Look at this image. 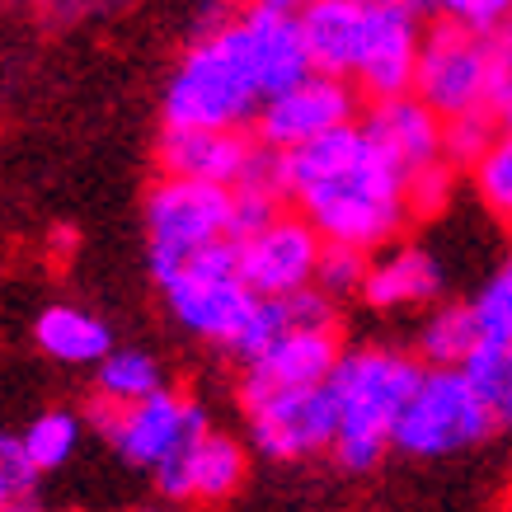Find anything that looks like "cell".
I'll list each match as a JSON object with an SVG mask.
<instances>
[{
    "label": "cell",
    "mask_w": 512,
    "mask_h": 512,
    "mask_svg": "<svg viewBox=\"0 0 512 512\" xmlns=\"http://www.w3.org/2000/svg\"><path fill=\"white\" fill-rule=\"evenodd\" d=\"M254 5H273V10H292V15H301V10L315 5V0H254Z\"/></svg>",
    "instance_id": "obj_32"
},
{
    "label": "cell",
    "mask_w": 512,
    "mask_h": 512,
    "mask_svg": "<svg viewBox=\"0 0 512 512\" xmlns=\"http://www.w3.org/2000/svg\"><path fill=\"white\" fill-rule=\"evenodd\" d=\"M494 428V409L484 404V395L470 386L461 367H423L419 386L395 423V451L419 456V461L456 456V451L484 442Z\"/></svg>",
    "instance_id": "obj_7"
},
{
    "label": "cell",
    "mask_w": 512,
    "mask_h": 512,
    "mask_svg": "<svg viewBox=\"0 0 512 512\" xmlns=\"http://www.w3.org/2000/svg\"><path fill=\"white\" fill-rule=\"evenodd\" d=\"M24 447H29V456H33V466L43 470H62L71 456H76V447H80V419L71 414V409H43L38 419L24 428Z\"/></svg>",
    "instance_id": "obj_24"
},
{
    "label": "cell",
    "mask_w": 512,
    "mask_h": 512,
    "mask_svg": "<svg viewBox=\"0 0 512 512\" xmlns=\"http://www.w3.org/2000/svg\"><path fill=\"white\" fill-rule=\"evenodd\" d=\"M245 409L249 447L268 461H311L334 451L339 404L334 386H278V390H235Z\"/></svg>",
    "instance_id": "obj_9"
},
{
    "label": "cell",
    "mask_w": 512,
    "mask_h": 512,
    "mask_svg": "<svg viewBox=\"0 0 512 512\" xmlns=\"http://www.w3.org/2000/svg\"><path fill=\"white\" fill-rule=\"evenodd\" d=\"M5 512H38V508H29V503H5Z\"/></svg>",
    "instance_id": "obj_33"
},
{
    "label": "cell",
    "mask_w": 512,
    "mask_h": 512,
    "mask_svg": "<svg viewBox=\"0 0 512 512\" xmlns=\"http://www.w3.org/2000/svg\"><path fill=\"white\" fill-rule=\"evenodd\" d=\"M160 292H165V306H170L174 325L231 357L240 353V343H245L249 325H254V311L264 301L245 282V273H240L235 240L202 249L184 268L165 273Z\"/></svg>",
    "instance_id": "obj_4"
},
{
    "label": "cell",
    "mask_w": 512,
    "mask_h": 512,
    "mask_svg": "<svg viewBox=\"0 0 512 512\" xmlns=\"http://www.w3.org/2000/svg\"><path fill=\"white\" fill-rule=\"evenodd\" d=\"M235 259L259 296H292L301 287H315V273L325 259V235L296 207H282L264 226L235 235Z\"/></svg>",
    "instance_id": "obj_11"
},
{
    "label": "cell",
    "mask_w": 512,
    "mask_h": 512,
    "mask_svg": "<svg viewBox=\"0 0 512 512\" xmlns=\"http://www.w3.org/2000/svg\"><path fill=\"white\" fill-rule=\"evenodd\" d=\"M470 311L480 320L484 339H508L512 343V249H508V259H503V268L475 292Z\"/></svg>",
    "instance_id": "obj_25"
},
{
    "label": "cell",
    "mask_w": 512,
    "mask_h": 512,
    "mask_svg": "<svg viewBox=\"0 0 512 512\" xmlns=\"http://www.w3.org/2000/svg\"><path fill=\"white\" fill-rule=\"evenodd\" d=\"M141 221H146V259L160 282L165 273L184 268L193 254L235 240V188L160 174L146 188Z\"/></svg>",
    "instance_id": "obj_5"
},
{
    "label": "cell",
    "mask_w": 512,
    "mask_h": 512,
    "mask_svg": "<svg viewBox=\"0 0 512 512\" xmlns=\"http://www.w3.org/2000/svg\"><path fill=\"white\" fill-rule=\"evenodd\" d=\"M508 38H512V24H508Z\"/></svg>",
    "instance_id": "obj_35"
},
{
    "label": "cell",
    "mask_w": 512,
    "mask_h": 512,
    "mask_svg": "<svg viewBox=\"0 0 512 512\" xmlns=\"http://www.w3.org/2000/svg\"><path fill=\"white\" fill-rule=\"evenodd\" d=\"M273 160L264 141L254 137V127H170L156 141L160 174L179 179H202V184L240 188L259 179L264 165Z\"/></svg>",
    "instance_id": "obj_12"
},
{
    "label": "cell",
    "mask_w": 512,
    "mask_h": 512,
    "mask_svg": "<svg viewBox=\"0 0 512 512\" xmlns=\"http://www.w3.org/2000/svg\"><path fill=\"white\" fill-rule=\"evenodd\" d=\"M137 0H47V15L66 24V19H80V15H109V10H127Z\"/></svg>",
    "instance_id": "obj_30"
},
{
    "label": "cell",
    "mask_w": 512,
    "mask_h": 512,
    "mask_svg": "<svg viewBox=\"0 0 512 512\" xmlns=\"http://www.w3.org/2000/svg\"><path fill=\"white\" fill-rule=\"evenodd\" d=\"M268 85L249 52L235 10L207 15L165 80L160 118L170 127H254Z\"/></svg>",
    "instance_id": "obj_2"
},
{
    "label": "cell",
    "mask_w": 512,
    "mask_h": 512,
    "mask_svg": "<svg viewBox=\"0 0 512 512\" xmlns=\"http://www.w3.org/2000/svg\"><path fill=\"white\" fill-rule=\"evenodd\" d=\"M470 184L475 198L489 207V217L512 231V127H498L494 146L470 165Z\"/></svg>",
    "instance_id": "obj_23"
},
{
    "label": "cell",
    "mask_w": 512,
    "mask_h": 512,
    "mask_svg": "<svg viewBox=\"0 0 512 512\" xmlns=\"http://www.w3.org/2000/svg\"><path fill=\"white\" fill-rule=\"evenodd\" d=\"M367 268H372V254L353 245H329L325 240V259H320V273H315V287H325L334 301L339 296H362V282H367Z\"/></svg>",
    "instance_id": "obj_26"
},
{
    "label": "cell",
    "mask_w": 512,
    "mask_h": 512,
    "mask_svg": "<svg viewBox=\"0 0 512 512\" xmlns=\"http://www.w3.org/2000/svg\"><path fill=\"white\" fill-rule=\"evenodd\" d=\"M33 343L43 348L52 362L66 367H99L113 353V334L99 315L80 311V306H47L33 320Z\"/></svg>",
    "instance_id": "obj_19"
},
{
    "label": "cell",
    "mask_w": 512,
    "mask_h": 512,
    "mask_svg": "<svg viewBox=\"0 0 512 512\" xmlns=\"http://www.w3.org/2000/svg\"><path fill=\"white\" fill-rule=\"evenodd\" d=\"M38 475H43V470L33 466L24 437H15V433L0 437V498H5V503H29Z\"/></svg>",
    "instance_id": "obj_29"
},
{
    "label": "cell",
    "mask_w": 512,
    "mask_h": 512,
    "mask_svg": "<svg viewBox=\"0 0 512 512\" xmlns=\"http://www.w3.org/2000/svg\"><path fill=\"white\" fill-rule=\"evenodd\" d=\"M362 127L376 137V146L386 151L395 165L404 170V179L451 165L447 156V118L433 113L419 94H395V99H372L362 113Z\"/></svg>",
    "instance_id": "obj_15"
},
{
    "label": "cell",
    "mask_w": 512,
    "mask_h": 512,
    "mask_svg": "<svg viewBox=\"0 0 512 512\" xmlns=\"http://www.w3.org/2000/svg\"><path fill=\"white\" fill-rule=\"evenodd\" d=\"M423 5L419 0H367V43L353 85L362 99H395L414 90L423 57Z\"/></svg>",
    "instance_id": "obj_13"
},
{
    "label": "cell",
    "mask_w": 512,
    "mask_h": 512,
    "mask_svg": "<svg viewBox=\"0 0 512 512\" xmlns=\"http://www.w3.org/2000/svg\"><path fill=\"white\" fill-rule=\"evenodd\" d=\"M498 118L494 113H470V118H451L447 123V156H451V165L461 174H470V165L494 146V137H498Z\"/></svg>",
    "instance_id": "obj_28"
},
{
    "label": "cell",
    "mask_w": 512,
    "mask_h": 512,
    "mask_svg": "<svg viewBox=\"0 0 512 512\" xmlns=\"http://www.w3.org/2000/svg\"><path fill=\"white\" fill-rule=\"evenodd\" d=\"M301 38L311 52V71L353 80L367 43V0H315L301 10Z\"/></svg>",
    "instance_id": "obj_17"
},
{
    "label": "cell",
    "mask_w": 512,
    "mask_h": 512,
    "mask_svg": "<svg viewBox=\"0 0 512 512\" xmlns=\"http://www.w3.org/2000/svg\"><path fill=\"white\" fill-rule=\"evenodd\" d=\"M503 43L508 33H480L437 19L423 38L419 76L414 94L442 118H470V113H494L498 71H503Z\"/></svg>",
    "instance_id": "obj_6"
},
{
    "label": "cell",
    "mask_w": 512,
    "mask_h": 512,
    "mask_svg": "<svg viewBox=\"0 0 512 512\" xmlns=\"http://www.w3.org/2000/svg\"><path fill=\"white\" fill-rule=\"evenodd\" d=\"M94 428H99V437H104L132 470L156 475L160 466H170L193 437L207 433L212 419H207V404H202L198 395L165 386L160 395L137 400V404L99 400L94 404Z\"/></svg>",
    "instance_id": "obj_8"
},
{
    "label": "cell",
    "mask_w": 512,
    "mask_h": 512,
    "mask_svg": "<svg viewBox=\"0 0 512 512\" xmlns=\"http://www.w3.org/2000/svg\"><path fill=\"white\" fill-rule=\"evenodd\" d=\"M282 198L325 235L329 245L376 249L395 245L414 221L409 179L376 146L362 118L329 137L282 156Z\"/></svg>",
    "instance_id": "obj_1"
},
{
    "label": "cell",
    "mask_w": 512,
    "mask_h": 512,
    "mask_svg": "<svg viewBox=\"0 0 512 512\" xmlns=\"http://www.w3.org/2000/svg\"><path fill=\"white\" fill-rule=\"evenodd\" d=\"M428 15L461 24V29L480 33H508L512 24V0H419Z\"/></svg>",
    "instance_id": "obj_27"
},
{
    "label": "cell",
    "mask_w": 512,
    "mask_h": 512,
    "mask_svg": "<svg viewBox=\"0 0 512 512\" xmlns=\"http://www.w3.org/2000/svg\"><path fill=\"white\" fill-rule=\"evenodd\" d=\"M146 512H170V508H146Z\"/></svg>",
    "instance_id": "obj_34"
},
{
    "label": "cell",
    "mask_w": 512,
    "mask_h": 512,
    "mask_svg": "<svg viewBox=\"0 0 512 512\" xmlns=\"http://www.w3.org/2000/svg\"><path fill=\"white\" fill-rule=\"evenodd\" d=\"M494 118L503 127H512V38L503 43V71H498V90H494Z\"/></svg>",
    "instance_id": "obj_31"
},
{
    "label": "cell",
    "mask_w": 512,
    "mask_h": 512,
    "mask_svg": "<svg viewBox=\"0 0 512 512\" xmlns=\"http://www.w3.org/2000/svg\"><path fill=\"white\" fill-rule=\"evenodd\" d=\"M165 390V372L151 353L141 348H113L99 367H94V400L104 404H137Z\"/></svg>",
    "instance_id": "obj_20"
},
{
    "label": "cell",
    "mask_w": 512,
    "mask_h": 512,
    "mask_svg": "<svg viewBox=\"0 0 512 512\" xmlns=\"http://www.w3.org/2000/svg\"><path fill=\"white\" fill-rule=\"evenodd\" d=\"M461 372L470 376V386L484 395V404L494 409L498 423L512 428V343L508 339H480L461 362Z\"/></svg>",
    "instance_id": "obj_22"
},
{
    "label": "cell",
    "mask_w": 512,
    "mask_h": 512,
    "mask_svg": "<svg viewBox=\"0 0 512 512\" xmlns=\"http://www.w3.org/2000/svg\"><path fill=\"white\" fill-rule=\"evenodd\" d=\"M249 475V451L240 447V437L207 428L188 442L170 466H160L156 480L165 503H193V508H217L226 498L240 494V484Z\"/></svg>",
    "instance_id": "obj_14"
},
{
    "label": "cell",
    "mask_w": 512,
    "mask_h": 512,
    "mask_svg": "<svg viewBox=\"0 0 512 512\" xmlns=\"http://www.w3.org/2000/svg\"><path fill=\"white\" fill-rule=\"evenodd\" d=\"M423 367H428L423 357H409L400 348H372V343L343 353L339 372L329 376L339 404V437L329 456L343 470L362 475L381 466V456L395 447V423L419 386Z\"/></svg>",
    "instance_id": "obj_3"
},
{
    "label": "cell",
    "mask_w": 512,
    "mask_h": 512,
    "mask_svg": "<svg viewBox=\"0 0 512 512\" xmlns=\"http://www.w3.org/2000/svg\"><path fill=\"white\" fill-rule=\"evenodd\" d=\"M442 296V264L437 254L419 245H386L372 254L367 282H362V301L372 311H404V306H428Z\"/></svg>",
    "instance_id": "obj_18"
},
{
    "label": "cell",
    "mask_w": 512,
    "mask_h": 512,
    "mask_svg": "<svg viewBox=\"0 0 512 512\" xmlns=\"http://www.w3.org/2000/svg\"><path fill=\"white\" fill-rule=\"evenodd\" d=\"M480 339L484 334L475 311H470V301L466 306H437L419 329V357L428 367H461Z\"/></svg>",
    "instance_id": "obj_21"
},
{
    "label": "cell",
    "mask_w": 512,
    "mask_h": 512,
    "mask_svg": "<svg viewBox=\"0 0 512 512\" xmlns=\"http://www.w3.org/2000/svg\"><path fill=\"white\" fill-rule=\"evenodd\" d=\"M339 320L329 325H292L278 343H268L264 353L245 362L240 390H278V386H329V376L343 362Z\"/></svg>",
    "instance_id": "obj_16"
},
{
    "label": "cell",
    "mask_w": 512,
    "mask_h": 512,
    "mask_svg": "<svg viewBox=\"0 0 512 512\" xmlns=\"http://www.w3.org/2000/svg\"><path fill=\"white\" fill-rule=\"evenodd\" d=\"M357 118H362V90H357L353 80L311 71V76H301L296 85L278 90L259 109L254 137L264 141L268 151L287 156V151H301V146H311V141L357 123Z\"/></svg>",
    "instance_id": "obj_10"
}]
</instances>
